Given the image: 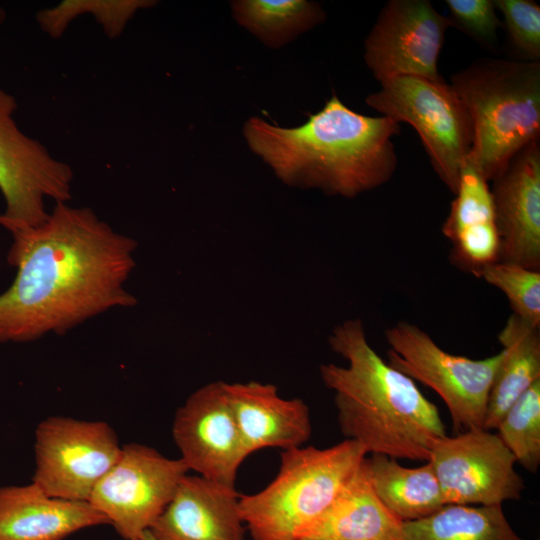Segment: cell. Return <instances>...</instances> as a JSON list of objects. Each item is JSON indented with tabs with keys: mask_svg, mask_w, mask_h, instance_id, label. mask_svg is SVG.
Returning a JSON list of instances; mask_svg holds the SVG:
<instances>
[{
	"mask_svg": "<svg viewBox=\"0 0 540 540\" xmlns=\"http://www.w3.org/2000/svg\"><path fill=\"white\" fill-rule=\"evenodd\" d=\"M365 102L382 116L416 130L435 173L455 194L473 130L469 114L451 85L444 79L397 76L382 81L380 89Z\"/></svg>",
	"mask_w": 540,
	"mask_h": 540,
	"instance_id": "6",
	"label": "cell"
},
{
	"mask_svg": "<svg viewBox=\"0 0 540 540\" xmlns=\"http://www.w3.org/2000/svg\"><path fill=\"white\" fill-rule=\"evenodd\" d=\"M450 27L428 0H390L365 39V63L380 83L397 76L442 80L438 59Z\"/></svg>",
	"mask_w": 540,
	"mask_h": 540,
	"instance_id": "12",
	"label": "cell"
},
{
	"mask_svg": "<svg viewBox=\"0 0 540 540\" xmlns=\"http://www.w3.org/2000/svg\"><path fill=\"white\" fill-rule=\"evenodd\" d=\"M388 363L412 380L433 389L449 410L454 429H484L490 389L504 351L484 359L451 354L409 321H399L384 332Z\"/></svg>",
	"mask_w": 540,
	"mask_h": 540,
	"instance_id": "7",
	"label": "cell"
},
{
	"mask_svg": "<svg viewBox=\"0 0 540 540\" xmlns=\"http://www.w3.org/2000/svg\"><path fill=\"white\" fill-rule=\"evenodd\" d=\"M445 4L451 27H456L486 49L497 47L502 21L494 0H446Z\"/></svg>",
	"mask_w": 540,
	"mask_h": 540,
	"instance_id": "28",
	"label": "cell"
},
{
	"mask_svg": "<svg viewBox=\"0 0 540 540\" xmlns=\"http://www.w3.org/2000/svg\"><path fill=\"white\" fill-rule=\"evenodd\" d=\"M234 19L272 48H280L325 19L318 3L306 0H236Z\"/></svg>",
	"mask_w": 540,
	"mask_h": 540,
	"instance_id": "23",
	"label": "cell"
},
{
	"mask_svg": "<svg viewBox=\"0 0 540 540\" xmlns=\"http://www.w3.org/2000/svg\"><path fill=\"white\" fill-rule=\"evenodd\" d=\"M401 540H524L508 522L502 505L446 504L435 513L403 522Z\"/></svg>",
	"mask_w": 540,
	"mask_h": 540,
	"instance_id": "22",
	"label": "cell"
},
{
	"mask_svg": "<svg viewBox=\"0 0 540 540\" xmlns=\"http://www.w3.org/2000/svg\"><path fill=\"white\" fill-rule=\"evenodd\" d=\"M441 231L452 243L450 260L474 276L499 259L500 241L488 182L467 161Z\"/></svg>",
	"mask_w": 540,
	"mask_h": 540,
	"instance_id": "18",
	"label": "cell"
},
{
	"mask_svg": "<svg viewBox=\"0 0 540 540\" xmlns=\"http://www.w3.org/2000/svg\"><path fill=\"white\" fill-rule=\"evenodd\" d=\"M188 472L180 458L129 443L122 446L118 460L95 486L88 502L124 540H136L150 530Z\"/></svg>",
	"mask_w": 540,
	"mask_h": 540,
	"instance_id": "10",
	"label": "cell"
},
{
	"mask_svg": "<svg viewBox=\"0 0 540 540\" xmlns=\"http://www.w3.org/2000/svg\"><path fill=\"white\" fill-rule=\"evenodd\" d=\"M402 523L374 492L364 459L331 505L298 540H401Z\"/></svg>",
	"mask_w": 540,
	"mask_h": 540,
	"instance_id": "19",
	"label": "cell"
},
{
	"mask_svg": "<svg viewBox=\"0 0 540 540\" xmlns=\"http://www.w3.org/2000/svg\"><path fill=\"white\" fill-rule=\"evenodd\" d=\"M7 262L16 268L0 294V343L62 335L137 298L126 288L137 242L89 207L56 202L37 227L10 232Z\"/></svg>",
	"mask_w": 540,
	"mask_h": 540,
	"instance_id": "1",
	"label": "cell"
},
{
	"mask_svg": "<svg viewBox=\"0 0 540 540\" xmlns=\"http://www.w3.org/2000/svg\"><path fill=\"white\" fill-rule=\"evenodd\" d=\"M172 436L188 470L235 486L238 470L249 456L231 409L226 382L194 391L175 413Z\"/></svg>",
	"mask_w": 540,
	"mask_h": 540,
	"instance_id": "13",
	"label": "cell"
},
{
	"mask_svg": "<svg viewBox=\"0 0 540 540\" xmlns=\"http://www.w3.org/2000/svg\"><path fill=\"white\" fill-rule=\"evenodd\" d=\"M328 343L347 361V366L319 367L324 385L334 392L345 439L367 454L427 462L435 441L446 435L436 405L371 347L361 319L337 325Z\"/></svg>",
	"mask_w": 540,
	"mask_h": 540,
	"instance_id": "3",
	"label": "cell"
},
{
	"mask_svg": "<svg viewBox=\"0 0 540 540\" xmlns=\"http://www.w3.org/2000/svg\"><path fill=\"white\" fill-rule=\"evenodd\" d=\"M438 479L445 504L502 505L518 500L524 482L515 457L498 434L471 430L441 437L428 461Z\"/></svg>",
	"mask_w": 540,
	"mask_h": 540,
	"instance_id": "11",
	"label": "cell"
},
{
	"mask_svg": "<svg viewBox=\"0 0 540 540\" xmlns=\"http://www.w3.org/2000/svg\"><path fill=\"white\" fill-rule=\"evenodd\" d=\"M239 497L235 486L187 473L149 532L155 540H244Z\"/></svg>",
	"mask_w": 540,
	"mask_h": 540,
	"instance_id": "15",
	"label": "cell"
},
{
	"mask_svg": "<svg viewBox=\"0 0 540 540\" xmlns=\"http://www.w3.org/2000/svg\"><path fill=\"white\" fill-rule=\"evenodd\" d=\"M400 129L388 117L353 111L333 93L300 126L284 128L252 117L243 134L250 150L285 184L353 198L392 178L397 166L392 139Z\"/></svg>",
	"mask_w": 540,
	"mask_h": 540,
	"instance_id": "2",
	"label": "cell"
},
{
	"mask_svg": "<svg viewBox=\"0 0 540 540\" xmlns=\"http://www.w3.org/2000/svg\"><path fill=\"white\" fill-rule=\"evenodd\" d=\"M367 453L356 441L326 448L281 452L273 480L259 492L240 495L241 518L252 540H298L331 505Z\"/></svg>",
	"mask_w": 540,
	"mask_h": 540,
	"instance_id": "5",
	"label": "cell"
},
{
	"mask_svg": "<svg viewBox=\"0 0 540 540\" xmlns=\"http://www.w3.org/2000/svg\"><path fill=\"white\" fill-rule=\"evenodd\" d=\"M228 400L249 455L260 449L303 446L312 434L308 405L285 399L276 386L250 381L226 383Z\"/></svg>",
	"mask_w": 540,
	"mask_h": 540,
	"instance_id": "16",
	"label": "cell"
},
{
	"mask_svg": "<svg viewBox=\"0 0 540 540\" xmlns=\"http://www.w3.org/2000/svg\"><path fill=\"white\" fill-rule=\"evenodd\" d=\"M155 3L150 0H65L54 7L39 11L36 20L50 37L59 38L73 19L82 14H90L108 37L116 38L138 10Z\"/></svg>",
	"mask_w": 540,
	"mask_h": 540,
	"instance_id": "24",
	"label": "cell"
},
{
	"mask_svg": "<svg viewBox=\"0 0 540 540\" xmlns=\"http://www.w3.org/2000/svg\"><path fill=\"white\" fill-rule=\"evenodd\" d=\"M365 463L374 492L402 522L427 517L446 505L429 462L410 468L387 455L371 454Z\"/></svg>",
	"mask_w": 540,
	"mask_h": 540,
	"instance_id": "21",
	"label": "cell"
},
{
	"mask_svg": "<svg viewBox=\"0 0 540 540\" xmlns=\"http://www.w3.org/2000/svg\"><path fill=\"white\" fill-rule=\"evenodd\" d=\"M122 446L104 421L50 416L35 430L32 482L52 497L88 501Z\"/></svg>",
	"mask_w": 540,
	"mask_h": 540,
	"instance_id": "9",
	"label": "cell"
},
{
	"mask_svg": "<svg viewBox=\"0 0 540 540\" xmlns=\"http://www.w3.org/2000/svg\"><path fill=\"white\" fill-rule=\"evenodd\" d=\"M0 220H1V214H0Z\"/></svg>",
	"mask_w": 540,
	"mask_h": 540,
	"instance_id": "31",
	"label": "cell"
},
{
	"mask_svg": "<svg viewBox=\"0 0 540 540\" xmlns=\"http://www.w3.org/2000/svg\"><path fill=\"white\" fill-rule=\"evenodd\" d=\"M15 98L0 89V191L5 201L0 225L9 232L37 227L49 215L45 200L68 202L73 170L18 127Z\"/></svg>",
	"mask_w": 540,
	"mask_h": 540,
	"instance_id": "8",
	"label": "cell"
},
{
	"mask_svg": "<svg viewBox=\"0 0 540 540\" xmlns=\"http://www.w3.org/2000/svg\"><path fill=\"white\" fill-rule=\"evenodd\" d=\"M499 235L498 261L540 270V143L517 152L490 188Z\"/></svg>",
	"mask_w": 540,
	"mask_h": 540,
	"instance_id": "14",
	"label": "cell"
},
{
	"mask_svg": "<svg viewBox=\"0 0 540 540\" xmlns=\"http://www.w3.org/2000/svg\"><path fill=\"white\" fill-rule=\"evenodd\" d=\"M476 277L505 294L512 314L540 327V270L496 261L482 268Z\"/></svg>",
	"mask_w": 540,
	"mask_h": 540,
	"instance_id": "26",
	"label": "cell"
},
{
	"mask_svg": "<svg viewBox=\"0 0 540 540\" xmlns=\"http://www.w3.org/2000/svg\"><path fill=\"white\" fill-rule=\"evenodd\" d=\"M464 104L473 141L466 159L492 181L540 135V62L479 59L451 77Z\"/></svg>",
	"mask_w": 540,
	"mask_h": 540,
	"instance_id": "4",
	"label": "cell"
},
{
	"mask_svg": "<svg viewBox=\"0 0 540 540\" xmlns=\"http://www.w3.org/2000/svg\"><path fill=\"white\" fill-rule=\"evenodd\" d=\"M504 357L494 377L484 429H496L511 405L540 380V327L512 314L498 334Z\"/></svg>",
	"mask_w": 540,
	"mask_h": 540,
	"instance_id": "20",
	"label": "cell"
},
{
	"mask_svg": "<svg viewBox=\"0 0 540 540\" xmlns=\"http://www.w3.org/2000/svg\"><path fill=\"white\" fill-rule=\"evenodd\" d=\"M498 436L530 472L540 465V380L526 390L499 421Z\"/></svg>",
	"mask_w": 540,
	"mask_h": 540,
	"instance_id": "25",
	"label": "cell"
},
{
	"mask_svg": "<svg viewBox=\"0 0 540 540\" xmlns=\"http://www.w3.org/2000/svg\"><path fill=\"white\" fill-rule=\"evenodd\" d=\"M6 12L0 7V25L5 21Z\"/></svg>",
	"mask_w": 540,
	"mask_h": 540,
	"instance_id": "30",
	"label": "cell"
},
{
	"mask_svg": "<svg viewBox=\"0 0 540 540\" xmlns=\"http://www.w3.org/2000/svg\"><path fill=\"white\" fill-rule=\"evenodd\" d=\"M136 540H155L149 531L145 532L140 538Z\"/></svg>",
	"mask_w": 540,
	"mask_h": 540,
	"instance_id": "29",
	"label": "cell"
},
{
	"mask_svg": "<svg viewBox=\"0 0 540 540\" xmlns=\"http://www.w3.org/2000/svg\"><path fill=\"white\" fill-rule=\"evenodd\" d=\"M106 524L88 501L52 497L33 482L0 487V540H63Z\"/></svg>",
	"mask_w": 540,
	"mask_h": 540,
	"instance_id": "17",
	"label": "cell"
},
{
	"mask_svg": "<svg viewBox=\"0 0 540 540\" xmlns=\"http://www.w3.org/2000/svg\"><path fill=\"white\" fill-rule=\"evenodd\" d=\"M494 4L521 61L540 62V6L531 0H494Z\"/></svg>",
	"mask_w": 540,
	"mask_h": 540,
	"instance_id": "27",
	"label": "cell"
}]
</instances>
